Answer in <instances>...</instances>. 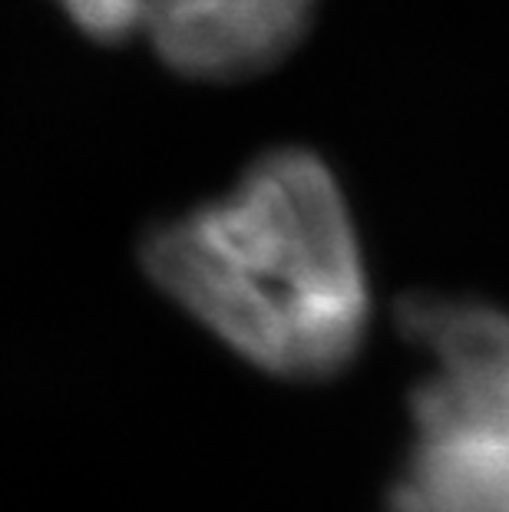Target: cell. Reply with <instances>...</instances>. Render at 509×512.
<instances>
[{
  "label": "cell",
  "instance_id": "3",
  "mask_svg": "<svg viewBox=\"0 0 509 512\" xmlns=\"http://www.w3.org/2000/svg\"><path fill=\"white\" fill-rule=\"evenodd\" d=\"M397 328L430 370L410 390L414 430H480L509 437V308L467 294L414 291Z\"/></svg>",
  "mask_w": 509,
  "mask_h": 512
},
{
  "label": "cell",
  "instance_id": "1",
  "mask_svg": "<svg viewBox=\"0 0 509 512\" xmlns=\"http://www.w3.org/2000/svg\"><path fill=\"white\" fill-rule=\"evenodd\" d=\"M139 268L162 298L262 374L341 377L371 334L351 202L308 146H275L229 189L149 225Z\"/></svg>",
  "mask_w": 509,
  "mask_h": 512
},
{
  "label": "cell",
  "instance_id": "4",
  "mask_svg": "<svg viewBox=\"0 0 509 512\" xmlns=\"http://www.w3.org/2000/svg\"><path fill=\"white\" fill-rule=\"evenodd\" d=\"M387 512H509V437L414 430Z\"/></svg>",
  "mask_w": 509,
  "mask_h": 512
},
{
  "label": "cell",
  "instance_id": "2",
  "mask_svg": "<svg viewBox=\"0 0 509 512\" xmlns=\"http://www.w3.org/2000/svg\"><path fill=\"white\" fill-rule=\"evenodd\" d=\"M103 47H146L192 83H242L281 67L318 17V0H57Z\"/></svg>",
  "mask_w": 509,
  "mask_h": 512
}]
</instances>
